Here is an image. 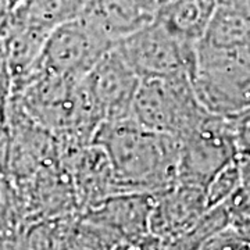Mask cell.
Wrapping results in <instances>:
<instances>
[{
  "label": "cell",
  "mask_w": 250,
  "mask_h": 250,
  "mask_svg": "<svg viewBox=\"0 0 250 250\" xmlns=\"http://www.w3.org/2000/svg\"><path fill=\"white\" fill-rule=\"evenodd\" d=\"M93 143L111 163L120 193L157 195L178 182L179 141L143 128L134 118L99 126Z\"/></svg>",
  "instance_id": "1"
},
{
  "label": "cell",
  "mask_w": 250,
  "mask_h": 250,
  "mask_svg": "<svg viewBox=\"0 0 250 250\" xmlns=\"http://www.w3.org/2000/svg\"><path fill=\"white\" fill-rule=\"evenodd\" d=\"M192 85L202 106L213 114L233 117L250 108V47L199 43Z\"/></svg>",
  "instance_id": "2"
},
{
  "label": "cell",
  "mask_w": 250,
  "mask_h": 250,
  "mask_svg": "<svg viewBox=\"0 0 250 250\" xmlns=\"http://www.w3.org/2000/svg\"><path fill=\"white\" fill-rule=\"evenodd\" d=\"M206 113L190 78L142 80L132 118L149 131L181 141Z\"/></svg>",
  "instance_id": "3"
},
{
  "label": "cell",
  "mask_w": 250,
  "mask_h": 250,
  "mask_svg": "<svg viewBox=\"0 0 250 250\" xmlns=\"http://www.w3.org/2000/svg\"><path fill=\"white\" fill-rule=\"evenodd\" d=\"M114 46L88 20L74 18L49 35L31 72L81 82Z\"/></svg>",
  "instance_id": "4"
},
{
  "label": "cell",
  "mask_w": 250,
  "mask_h": 250,
  "mask_svg": "<svg viewBox=\"0 0 250 250\" xmlns=\"http://www.w3.org/2000/svg\"><path fill=\"white\" fill-rule=\"evenodd\" d=\"M238 160L231 117L210 111L179 141L178 182L203 188L227 166Z\"/></svg>",
  "instance_id": "5"
},
{
  "label": "cell",
  "mask_w": 250,
  "mask_h": 250,
  "mask_svg": "<svg viewBox=\"0 0 250 250\" xmlns=\"http://www.w3.org/2000/svg\"><path fill=\"white\" fill-rule=\"evenodd\" d=\"M116 47L141 80H192L196 68L197 45L174 36L156 21Z\"/></svg>",
  "instance_id": "6"
},
{
  "label": "cell",
  "mask_w": 250,
  "mask_h": 250,
  "mask_svg": "<svg viewBox=\"0 0 250 250\" xmlns=\"http://www.w3.org/2000/svg\"><path fill=\"white\" fill-rule=\"evenodd\" d=\"M142 80L116 46L82 80L102 123L132 118Z\"/></svg>",
  "instance_id": "7"
},
{
  "label": "cell",
  "mask_w": 250,
  "mask_h": 250,
  "mask_svg": "<svg viewBox=\"0 0 250 250\" xmlns=\"http://www.w3.org/2000/svg\"><path fill=\"white\" fill-rule=\"evenodd\" d=\"M154 200L156 195L152 193H120L86 208L80 217L103 229L117 243L138 246L150 233Z\"/></svg>",
  "instance_id": "8"
},
{
  "label": "cell",
  "mask_w": 250,
  "mask_h": 250,
  "mask_svg": "<svg viewBox=\"0 0 250 250\" xmlns=\"http://www.w3.org/2000/svg\"><path fill=\"white\" fill-rule=\"evenodd\" d=\"M62 160L70 172L81 213L107 197L118 195L111 163L100 146L92 143L62 156Z\"/></svg>",
  "instance_id": "9"
},
{
  "label": "cell",
  "mask_w": 250,
  "mask_h": 250,
  "mask_svg": "<svg viewBox=\"0 0 250 250\" xmlns=\"http://www.w3.org/2000/svg\"><path fill=\"white\" fill-rule=\"evenodd\" d=\"M157 9L159 0H83L80 17L117 45L153 24Z\"/></svg>",
  "instance_id": "10"
},
{
  "label": "cell",
  "mask_w": 250,
  "mask_h": 250,
  "mask_svg": "<svg viewBox=\"0 0 250 250\" xmlns=\"http://www.w3.org/2000/svg\"><path fill=\"white\" fill-rule=\"evenodd\" d=\"M208 211L203 188L177 184L157 193L150 217V233L168 241L189 231Z\"/></svg>",
  "instance_id": "11"
},
{
  "label": "cell",
  "mask_w": 250,
  "mask_h": 250,
  "mask_svg": "<svg viewBox=\"0 0 250 250\" xmlns=\"http://www.w3.org/2000/svg\"><path fill=\"white\" fill-rule=\"evenodd\" d=\"M217 7L218 0H170L159 3L154 21L179 39L199 45Z\"/></svg>",
  "instance_id": "12"
},
{
  "label": "cell",
  "mask_w": 250,
  "mask_h": 250,
  "mask_svg": "<svg viewBox=\"0 0 250 250\" xmlns=\"http://www.w3.org/2000/svg\"><path fill=\"white\" fill-rule=\"evenodd\" d=\"M83 0H25L18 7L3 16L25 27L50 35L56 28L78 18Z\"/></svg>",
  "instance_id": "13"
},
{
  "label": "cell",
  "mask_w": 250,
  "mask_h": 250,
  "mask_svg": "<svg viewBox=\"0 0 250 250\" xmlns=\"http://www.w3.org/2000/svg\"><path fill=\"white\" fill-rule=\"evenodd\" d=\"M242 187L241 163L233 161L227 166L206 187V200L207 207L214 208L217 206L227 203Z\"/></svg>",
  "instance_id": "14"
},
{
  "label": "cell",
  "mask_w": 250,
  "mask_h": 250,
  "mask_svg": "<svg viewBox=\"0 0 250 250\" xmlns=\"http://www.w3.org/2000/svg\"><path fill=\"white\" fill-rule=\"evenodd\" d=\"M231 118L238 149V160H250V108Z\"/></svg>",
  "instance_id": "15"
},
{
  "label": "cell",
  "mask_w": 250,
  "mask_h": 250,
  "mask_svg": "<svg viewBox=\"0 0 250 250\" xmlns=\"http://www.w3.org/2000/svg\"><path fill=\"white\" fill-rule=\"evenodd\" d=\"M232 221H231V229L235 235L245 243L250 245V214L248 213H236L232 210Z\"/></svg>",
  "instance_id": "16"
},
{
  "label": "cell",
  "mask_w": 250,
  "mask_h": 250,
  "mask_svg": "<svg viewBox=\"0 0 250 250\" xmlns=\"http://www.w3.org/2000/svg\"><path fill=\"white\" fill-rule=\"evenodd\" d=\"M138 250H167V248H166V243L161 238L153 235V233H149L138 245Z\"/></svg>",
  "instance_id": "17"
},
{
  "label": "cell",
  "mask_w": 250,
  "mask_h": 250,
  "mask_svg": "<svg viewBox=\"0 0 250 250\" xmlns=\"http://www.w3.org/2000/svg\"><path fill=\"white\" fill-rule=\"evenodd\" d=\"M225 250H250V245L249 243L242 242L232 231V235H231L229 241H228V243H227V248H225Z\"/></svg>",
  "instance_id": "18"
},
{
  "label": "cell",
  "mask_w": 250,
  "mask_h": 250,
  "mask_svg": "<svg viewBox=\"0 0 250 250\" xmlns=\"http://www.w3.org/2000/svg\"><path fill=\"white\" fill-rule=\"evenodd\" d=\"M164 1H170V0H159V3H164Z\"/></svg>",
  "instance_id": "19"
}]
</instances>
